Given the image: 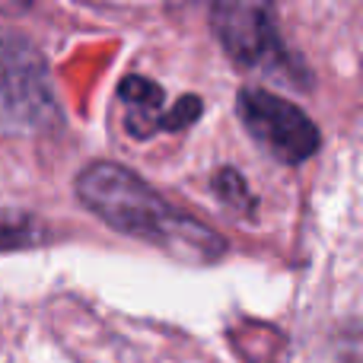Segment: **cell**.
<instances>
[{"instance_id":"277c9868","label":"cell","mask_w":363,"mask_h":363,"mask_svg":"<svg viewBox=\"0 0 363 363\" xmlns=\"http://www.w3.org/2000/svg\"><path fill=\"white\" fill-rule=\"evenodd\" d=\"M211 19L226 55L242 67H274L284 61L271 0H217Z\"/></svg>"},{"instance_id":"8992f818","label":"cell","mask_w":363,"mask_h":363,"mask_svg":"<svg viewBox=\"0 0 363 363\" xmlns=\"http://www.w3.org/2000/svg\"><path fill=\"white\" fill-rule=\"evenodd\" d=\"M32 242V223L26 217L0 213V249H16V245Z\"/></svg>"},{"instance_id":"7a4b0ae2","label":"cell","mask_w":363,"mask_h":363,"mask_svg":"<svg viewBox=\"0 0 363 363\" xmlns=\"http://www.w3.org/2000/svg\"><path fill=\"white\" fill-rule=\"evenodd\" d=\"M55 115L45 57L23 35L0 32V131L32 134L48 128Z\"/></svg>"},{"instance_id":"5b68a950","label":"cell","mask_w":363,"mask_h":363,"mask_svg":"<svg viewBox=\"0 0 363 363\" xmlns=\"http://www.w3.org/2000/svg\"><path fill=\"white\" fill-rule=\"evenodd\" d=\"M118 96L125 102V125L134 138L147 140L157 131H179L188 128L201 115V99L198 96H185L176 106H166L163 86H157L153 80L144 77H128L121 80Z\"/></svg>"},{"instance_id":"3957f363","label":"cell","mask_w":363,"mask_h":363,"mask_svg":"<svg viewBox=\"0 0 363 363\" xmlns=\"http://www.w3.org/2000/svg\"><path fill=\"white\" fill-rule=\"evenodd\" d=\"M239 118L245 131L281 163H303L319 150L315 125L281 96L268 89H242L239 93Z\"/></svg>"},{"instance_id":"6da1fadb","label":"cell","mask_w":363,"mask_h":363,"mask_svg":"<svg viewBox=\"0 0 363 363\" xmlns=\"http://www.w3.org/2000/svg\"><path fill=\"white\" fill-rule=\"evenodd\" d=\"M77 194L93 213H99L115 230L140 236L147 242L169 245L179 255H213L220 252L217 233L204 230L198 220L160 198L144 179L115 163H93L77 179Z\"/></svg>"}]
</instances>
